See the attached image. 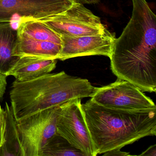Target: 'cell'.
<instances>
[{
  "label": "cell",
  "instance_id": "obj_5",
  "mask_svg": "<svg viewBox=\"0 0 156 156\" xmlns=\"http://www.w3.org/2000/svg\"><path fill=\"white\" fill-rule=\"evenodd\" d=\"M62 36L76 37L100 34L106 29L100 18L74 2L69 9L55 16L38 20Z\"/></svg>",
  "mask_w": 156,
  "mask_h": 156
},
{
  "label": "cell",
  "instance_id": "obj_20",
  "mask_svg": "<svg viewBox=\"0 0 156 156\" xmlns=\"http://www.w3.org/2000/svg\"><path fill=\"white\" fill-rule=\"evenodd\" d=\"M75 2H78L82 4H96L100 1V0H73Z\"/></svg>",
  "mask_w": 156,
  "mask_h": 156
},
{
  "label": "cell",
  "instance_id": "obj_18",
  "mask_svg": "<svg viewBox=\"0 0 156 156\" xmlns=\"http://www.w3.org/2000/svg\"><path fill=\"white\" fill-rule=\"evenodd\" d=\"M102 155L108 156H129L130 154L129 152H123L121 151L120 150H114L108 151Z\"/></svg>",
  "mask_w": 156,
  "mask_h": 156
},
{
  "label": "cell",
  "instance_id": "obj_7",
  "mask_svg": "<svg viewBox=\"0 0 156 156\" xmlns=\"http://www.w3.org/2000/svg\"><path fill=\"white\" fill-rule=\"evenodd\" d=\"M91 99L98 105L116 109L137 110L156 108L153 100L139 88L119 78L110 84L97 87Z\"/></svg>",
  "mask_w": 156,
  "mask_h": 156
},
{
  "label": "cell",
  "instance_id": "obj_15",
  "mask_svg": "<svg viewBox=\"0 0 156 156\" xmlns=\"http://www.w3.org/2000/svg\"><path fill=\"white\" fill-rule=\"evenodd\" d=\"M39 156H85L56 132L40 151Z\"/></svg>",
  "mask_w": 156,
  "mask_h": 156
},
{
  "label": "cell",
  "instance_id": "obj_3",
  "mask_svg": "<svg viewBox=\"0 0 156 156\" xmlns=\"http://www.w3.org/2000/svg\"><path fill=\"white\" fill-rule=\"evenodd\" d=\"M97 87L87 79L62 71L44 75L32 80H15L10 98L16 121L37 112L55 107L71 99L92 97Z\"/></svg>",
  "mask_w": 156,
  "mask_h": 156
},
{
  "label": "cell",
  "instance_id": "obj_11",
  "mask_svg": "<svg viewBox=\"0 0 156 156\" xmlns=\"http://www.w3.org/2000/svg\"><path fill=\"white\" fill-rule=\"evenodd\" d=\"M17 39L12 52L13 56L58 59L62 50V44L34 40L22 32L17 30Z\"/></svg>",
  "mask_w": 156,
  "mask_h": 156
},
{
  "label": "cell",
  "instance_id": "obj_4",
  "mask_svg": "<svg viewBox=\"0 0 156 156\" xmlns=\"http://www.w3.org/2000/svg\"><path fill=\"white\" fill-rule=\"evenodd\" d=\"M81 101L75 98L58 106L56 131L85 156H96Z\"/></svg>",
  "mask_w": 156,
  "mask_h": 156
},
{
  "label": "cell",
  "instance_id": "obj_14",
  "mask_svg": "<svg viewBox=\"0 0 156 156\" xmlns=\"http://www.w3.org/2000/svg\"><path fill=\"white\" fill-rule=\"evenodd\" d=\"M17 30L24 33L27 36L34 40L62 44L59 34L46 24L37 20H28L22 22Z\"/></svg>",
  "mask_w": 156,
  "mask_h": 156
},
{
  "label": "cell",
  "instance_id": "obj_13",
  "mask_svg": "<svg viewBox=\"0 0 156 156\" xmlns=\"http://www.w3.org/2000/svg\"><path fill=\"white\" fill-rule=\"evenodd\" d=\"M17 36L11 23H0V73L6 76L19 57L12 55Z\"/></svg>",
  "mask_w": 156,
  "mask_h": 156
},
{
  "label": "cell",
  "instance_id": "obj_17",
  "mask_svg": "<svg viewBox=\"0 0 156 156\" xmlns=\"http://www.w3.org/2000/svg\"><path fill=\"white\" fill-rule=\"evenodd\" d=\"M7 85V76L0 73V99L2 98L5 94Z\"/></svg>",
  "mask_w": 156,
  "mask_h": 156
},
{
  "label": "cell",
  "instance_id": "obj_12",
  "mask_svg": "<svg viewBox=\"0 0 156 156\" xmlns=\"http://www.w3.org/2000/svg\"><path fill=\"white\" fill-rule=\"evenodd\" d=\"M6 126L4 142L0 147V156H25L23 148L11 107L6 102L5 108Z\"/></svg>",
  "mask_w": 156,
  "mask_h": 156
},
{
  "label": "cell",
  "instance_id": "obj_10",
  "mask_svg": "<svg viewBox=\"0 0 156 156\" xmlns=\"http://www.w3.org/2000/svg\"><path fill=\"white\" fill-rule=\"evenodd\" d=\"M57 60L37 56L19 57L6 76H14L19 81L32 80L53 71Z\"/></svg>",
  "mask_w": 156,
  "mask_h": 156
},
{
  "label": "cell",
  "instance_id": "obj_16",
  "mask_svg": "<svg viewBox=\"0 0 156 156\" xmlns=\"http://www.w3.org/2000/svg\"><path fill=\"white\" fill-rule=\"evenodd\" d=\"M6 126V117L4 109L0 105V147L4 142V134Z\"/></svg>",
  "mask_w": 156,
  "mask_h": 156
},
{
  "label": "cell",
  "instance_id": "obj_9",
  "mask_svg": "<svg viewBox=\"0 0 156 156\" xmlns=\"http://www.w3.org/2000/svg\"><path fill=\"white\" fill-rule=\"evenodd\" d=\"M62 50L58 60L90 55H104L110 57L115 36L106 29L100 34L70 37L61 36Z\"/></svg>",
  "mask_w": 156,
  "mask_h": 156
},
{
  "label": "cell",
  "instance_id": "obj_19",
  "mask_svg": "<svg viewBox=\"0 0 156 156\" xmlns=\"http://www.w3.org/2000/svg\"><path fill=\"white\" fill-rule=\"evenodd\" d=\"M139 156H156V145H154L151 146L145 151L142 152L141 154H140Z\"/></svg>",
  "mask_w": 156,
  "mask_h": 156
},
{
  "label": "cell",
  "instance_id": "obj_1",
  "mask_svg": "<svg viewBox=\"0 0 156 156\" xmlns=\"http://www.w3.org/2000/svg\"><path fill=\"white\" fill-rule=\"evenodd\" d=\"M132 16L110 55V67L118 78L142 92L156 91V15L146 0H131Z\"/></svg>",
  "mask_w": 156,
  "mask_h": 156
},
{
  "label": "cell",
  "instance_id": "obj_6",
  "mask_svg": "<svg viewBox=\"0 0 156 156\" xmlns=\"http://www.w3.org/2000/svg\"><path fill=\"white\" fill-rule=\"evenodd\" d=\"M58 106L37 112L17 121L25 156H39L43 147L56 134Z\"/></svg>",
  "mask_w": 156,
  "mask_h": 156
},
{
  "label": "cell",
  "instance_id": "obj_2",
  "mask_svg": "<svg viewBox=\"0 0 156 156\" xmlns=\"http://www.w3.org/2000/svg\"><path fill=\"white\" fill-rule=\"evenodd\" d=\"M82 107L96 156L156 135V108L116 109L91 99Z\"/></svg>",
  "mask_w": 156,
  "mask_h": 156
},
{
  "label": "cell",
  "instance_id": "obj_8",
  "mask_svg": "<svg viewBox=\"0 0 156 156\" xmlns=\"http://www.w3.org/2000/svg\"><path fill=\"white\" fill-rule=\"evenodd\" d=\"M73 0H0V23L38 20L67 10ZM19 23V24H20Z\"/></svg>",
  "mask_w": 156,
  "mask_h": 156
}]
</instances>
